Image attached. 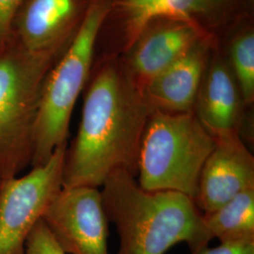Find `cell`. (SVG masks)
I'll use <instances>...</instances> for the list:
<instances>
[{
	"label": "cell",
	"instance_id": "5",
	"mask_svg": "<svg viewBox=\"0 0 254 254\" xmlns=\"http://www.w3.org/2000/svg\"><path fill=\"white\" fill-rule=\"evenodd\" d=\"M215 138L194 112L153 110L138 155L137 185L148 191H175L194 200L200 171Z\"/></svg>",
	"mask_w": 254,
	"mask_h": 254
},
{
	"label": "cell",
	"instance_id": "12",
	"mask_svg": "<svg viewBox=\"0 0 254 254\" xmlns=\"http://www.w3.org/2000/svg\"><path fill=\"white\" fill-rule=\"evenodd\" d=\"M80 10L78 0H27L16 17L19 45L34 53L63 50L80 23Z\"/></svg>",
	"mask_w": 254,
	"mask_h": 254
},
{
	"label": "cell",
	"instance_id": "16",
	"mask_svg": "<svg viewBox=\"0 0 254 254\" xmlns=\"http://www.w3.org/2000/svg\"><path fill=\"white\" fill-rule=\"evenodd\" d=\"M25 254H66L57 244L42 219L27 236Z\"/></svg>",
	"mask_w": 254,
	"mask_h": 254
},
{
	"label": "cell",
	"instance_id": "11",
	"mask_svg": "<svg viewBox=\"0 0 254 254\" xmlns=\"http://www.w3.org/2000/svg\"><path fill=\"white\" fill-rule=\"evenodd\" d=\"M211 45L212 40L198 44L147 84L143 93L151 109L170 113L194 111Z\"/></svg>",
	"mask_w": 254,
	"mask_h": 254
},
{
	"label": "cell",
	"instance_id": "13",
	"mask_svg": "<svg viewBox=\"0 0 254 254\" xmlns=\"http://www.w3.org/2000/svg\"><path fill=\"white\" fill-rule=\"evenodd\" d=\"M236 0H115L122 14L128 49L151 23L163 19L186 20L203 27L201 20L226 14Z\"/></svg>",
	"mask_w": 254,
	"mask_h": 254
},
{
	"label": "cell",
	"instance_id": "8",
	"mask_svg": "<svg viewBox=\"0 0 254 254\" xmlns=\"http://www.w3.org/2000/svg\"><path fill=\"white\" fill-rule=\"evenodd\" d=\"M212 40L205 27L186 20L163 19L151 23L128 48L122 62L128 76L143 92L147 84L191 48Z\"/></svg>",
	"mask_w": 254,
	"mask_h": 254
},
{
	"label": "cell",
	"instance_id": "10",
	"mask_svg": "<svg viewBox=\"0 0 254 254\" xmlns=\"http://www.w3.org/2000/svg\"><path fill=\"white\" fill-rule=\"evenodd\" d=\"M246 105L236 77L224 59L209 60L194 107L200 125L214 138L242 136Z\"/></svg>",
	"mask_w": 254,
	"mask_h": 254
},
{
	"label": "cell",
	"instance_id": "18",
	"mask_svg": "<svg viewBox=\"0 0 254 254\" xmlns=\"http://www.w3.org/2000/svg\"><path fill=\"white\" fill-rule=\"evenodd\" d=\"M191 254H254V241L220 243L214 248H204Z\"/></svg>",
	"mask_w": 254,
	"mask_h": 254
},
{
	"label": "cell",
	"instance_id": "7",
	"mask_svg": "<svg viewBox=\"0 0 254 254\" xmlns=\"http://www.w3.org/2000/svg\"><path fill=\"white\" fill-rule=\"evenodd\" d=\"M42 220L65 254H109V221L98 188H63Z\"/></svg>",
	"mask_w": 254,
	"mask_h": 254
},
{
	"label": "cell",
	"instance_id": "15",
	"mask_svg": "<svg viewBox=\"0 0 254 254\" xmlns=\"http://www.w3.org/2000/svg\"><path fill=\"white\" fill-rule=\"evenodd\" d=\"M230 68L236 77L246 107L254 102V33L253 28L241 30L230 46Z\"/></svg>",
	"mask_w": 254,
	"mask_h": 254
},
{
	"label": "cell",
	"instance_id": "14",
	"mask_svg": "<svg viewBox=\"0 0 254 254\" xmlns=\"http://www.w3.org/2000/svg\"><path fill=\"white\" fill-rule=\"evenodd\" d=\"M212 239L220 243L254 241V189L236 195L212 212L202 213Z\"/></svg>",
	"mask_w": 254,
	"mask_h": 254
},
{
	"label": "cell",
	"instance_id": "17",
	"mask_svg": "<svg viewBox=\"0 0 254 254\" xmlns=\"http://www.w3.org/2000/svg\"><path fill=\"white\" fill-rule=\"evenodd\" d=\"M27 0H0V50L9 46L13 25Z\"/></svg>",
	"mask_w": 254,
	"mask_h": 254
},
{
	"label": "cell",
	"instance_id": "1",
	"mask_svg": "<svg viewBox=\"0 0 254 254\" xmlns=\"http://www.w3.org/2000/svg\"><path fill=\"white\" fill-rule=\"evenodd\" d=\"M153 109L122 62L104 64L89 83L76 136L67 146L63 188H98L119 171L136 177L138 155Z\"/></svg>",
	"mask_w": 254,
	"mask_h": 254
},
{
	"label": "cell",
	"instance_id": "4",
	"mask_svg": "<svg viewBox=\"0 0 254 254\" xmlns=\"http://www.w3.org/2000/svg\"><path fill=\"white\" fill-rule=\"evenodd\" d=\"M111 9L109 0L91 2L67 50L47 74L37 114L31 168L46 163L58 147L68 142L73 108L90 79L97 37Z\"/></svg>",
	"mask_w": 254,
	"mask_h": 254
},
{
	"label": "cell",
	"instance_id": "3",
	"mask_svg": "<svg viewBox=\"0 0 254 254\" xmlns=\"http://www.w3.org/2000/svg\"><path fill=\"white\" fill-rule=\"evenodd\" d=\"M60 51L0 50V184L31 168L42 90Z\"/></svg>",
	"mask_w": 254,
	"mask_h": 254
},
{
	"label": "cell",
	"instance_id": "6",
	"mask_svg": "<svg viewBox=\"0 0 254 254\" xmlns=\"http://www.w3.org/2000/svg\"><path fill=\"white\" fill-rule=\"evenodd\" d=\"M67 146L58 147L44 165L0 184V254H25L27 236L63 189Z\"/></svg>",
	"mask_w": 254,
	"mask_h": 254
},
{
	"label": "cell",
	"instance_id": "2",
	"mask_svg": "<svg viewBox=\"0 0 254 254\" xmlns=\"http://www.w3.org/2000/svg\"><path fill=\"white\" fill-rule=\"evenodd\" d=\"M101 188L107 218L118 232L117 254H165L179 243L195 254L212 240L202 213L183 193L145 190L123 171L111 174Z\"/></svg>",
	"mask_w": 254,
	"mask_h": 254
},
{
	"label": "cell",
	"instance_id": "9",
	"mask_svg": "<svg viewBox=\"0 0 254 254\" xmlns=\"http://www.w3.org/2000/svg\"><path fill=\"white\" fill-rule=\"evenodd\" d=\"M250 189H254V156L243 137H216L200 171L195 204L201 213L212 212Z\"/></svg>",
	"mask_w": 254,
	"mask_h": 254
}]
</instances>
